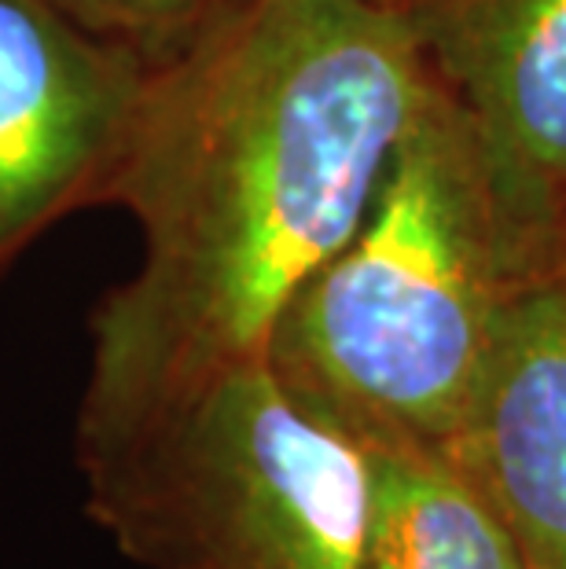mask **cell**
Returning <instances> with one entry per match:
<instances>
[{
	"instance_id": "cell-1",
	"label": "cell",
	"mask_w": 566,
	"mask_h": 569,
	"mask_svg": "<svg viewBox=\"0 0 566 569\" xmlns=\"http://www.w3.org/2000/svg\"><path fill=\"white\" fill-rule=\"evenodd\" d=\"M435 89L413 16L371 0H244L151 70L107 188L143 250L92 312L78 452L269 360Z\"/></svg>"
},
{
	"instance_id": "cell-2",
	"label": "cell",
	"mask_w": 566,
	"mask_h": 569,
	"mask_svg": "<svg viewBox=\"0 0 566 569\" xmlns=\"http://www.w3.org/2000/svg\"><path fill=\"white\" fill-rule=\"evenodd\" d=\"M519 287L467 114L438 81L354 239L298 290L269 365L354 441L445 448Z\"/></svg>"
},
{
	"instance_id": "cell-3",
	"label": "cell",
	"mask_w": 566,
	"mask_h": 569,
	"mask_svg": "<svg viewBox=\"0 0 566 569\" xmlns=\"http://www.w3.org/2000/svg\"><path fill=\"white\" fill-rule=\"evenodd\" d=\"M78 467L89 518L143 569H365V452L269 360L81 448Z\"/></svg>"
},
{
	"instance_id": "cell-4",
	"label": "cell",
	"mask_w": 566,
	"mask_h": 569,
	"mask_svg": "<svg viewBox=\"0 0 566 569\" xmlns=\"http://www.w3.org/2000/svg\"><path fill=\"white\" fill-rule=\"evenodd\" d=\"M427 59L475 129L519 283L566 232V0H413Z\"/></svg>"
},
{
	"instance_id": "cell-5",
	"label": "cell",
	"mask_w": 566,
	"mask_h": 569,
	"mask_svg": "<svg viewBox=\"0 0 566 569\" xmlns=\"http://www.w3.org/2000/svg\"><path fill=\"white\" fill-rule=\"evenodd\" d=\"M151 70L52 0H0V269L59 217L107 202Z\"/></svg>"
},
{
	"instance_id": "cell-6",
	"label": "cell",
	"mask_w": 566,
	"mask_h": 569,
	"mask_svg": "<svg viewBox=\"0 0 566 569\" xmlns=\"http://www.w3.org/2000/svg\"><path fill=\"white\" fill-rule=\"evenodd\" d=\"M515 532L529 569H566V280L504 301L478 397L445 445Z\"/></svg>"
},
{
	"instance_id": "cell-7",
	"label": "cell",
	"mask_w": 566,
	"mask_h": 569,
	"mask_svg": "<svg viewBox=\"0 0 566 569\" xmlns=\"http://www.w3.org/2000/svg\"><path fill=\"white\" fill-rule=\"evenodd\" d=\"M357 445L368 467L365 569H529L508 522L445 448Z\"/></svg>"
},
{
	"instance_id": "cell-8",
	"label": "cell",
	"mask_w": 566,
	"mask_h": 569,
	"mask_svg": "<svg viewBox=\"0 0 566 569\" xmlns=\"http://www.w3.org/2000/svg\"><path fill=\"white\" fill-rule=\"evenodd\" d=\"M96 38L115 41L162 67L196 44L202 33L236 11L244 0H52Z\"/></svg>"
},
{
	"instance_id": "cell-9",
	"label": "cell",
	"mask_w": 566,
	"mask_h": 569,
	"mask_svg": "<svg viewBox=\"0 0 566 569\" xmlns=\"http://www.w3.org/2000/svg\"><path fill=\"white\" fill-rule=\"evenodd\" d=\"M371 4H383V8H408V4H413V0H371Z\"/></svg>"
},
{
	"instance_id": "cell-10",
	"label": "cell",
	"mask_w": 566,
	"mask_h": 569,
	"mask_svg": "<svg viewBox=\"0 0 566 569\" xmlns=\"http://www.w3.org/2000/svg\"><path fill=\"white\" fill-rule=\"evenodd\" d=\"M559 276L566 280V232H563V250H559Z\"/></svg>"
}]
</instances>
